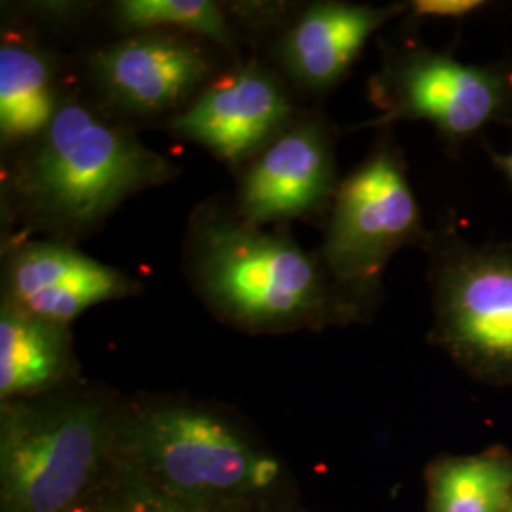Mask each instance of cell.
Returning a JSON list of instances; mask_svg holds the SVG:
<instances>
[{"label":"cell","mask_w":512,"mask_h":512,"mask_svg":"<svg viewBox=\"0 0 512 512\" xmlns=\"http://www.w3.org/2000/svg\"><path fill=\"white\" fill-rule=\"evenodd\" d=\"M116 456L120 476L202 511L277 512L296 503L281 458L209 404H124Z\"/></svg>","instance_id":"obj_1"},{"label":"cell","mask_w":512,"mask_h":512,"mask_svg":"<svg viewBox=\"0 0 512 512\" xmlns=\"http://www.w3.org/2000/svg\"><path fill=\"white\" fill-rule=\"evenodd\" d=\"M124 404L61 387L0 404V512H93L118 480Z\"/></svg>","instance_id":"obj_2"},{"label":"cell","mask_w":512,"mask_h":512,"mask_svg":"<svg viewBox=\"0 0 512 512\" xmlns=\"http://www.w3.org/2000/svg\"><path fill=\"white\" fill-rule=\"evenodd\" d=\"M175 167L90 107L65 101L27 148L14 192L27 219L55 234H82L129 196L162 184Z\"/></svg>","instance_id":"obj_3"},{"label":"cell","mask_w":512,"mask_h":512,"mask_svg":"<svg viewBox=\"0 0 512 512\" xmlns=\"http://www.w3.org/2000/svg\"><path fill=\"white\" fill-rule=\"evenodd\" d=\"M192 266L205 300L241 329H317L359 311L325 264L291 239L266 234L247 220L202 222Z\"/></svg>","instance_id":"obj_4"},{"label":"cell","mask_w":512,"mask_h":512,"mask_svg":"<svg viewBox=\"0 0 512 512\" xmlns=\"http://www.w3.org/2000/svg\"><path fill=\"white\" fill-rule=\"evenodd\" d=\"M431 238L399 152L382 145L338 186L323 260L332 281L359 306L376 293L391 256Z\"/></svg>","instance_id":"obj_5"},{"label":"cell","mask_w":512,"mask_h":512,"mask_svg":"<svg viewBox=\"0 0 512 512\" xmlns=\"http://www.w3.org/2000/svg\"><path fill=\"white\" fill-rule=\"evenodd\" d=\"M427 247L437 340L476 368L512 378V241L473 245L446 230Z\"/></svg>","instance_id":"obj_6"},{"label":"cell","mask_w":512,"mask_h":512,"mask_svg":"<svg viewBox=\"0 0 512 512\" xmlns=\"http://www.w3.org/2000/svg\"><path fill=\"white\" fill-rule=\"evenodd\" d=\"M372 90L384 112L372 126L425 120L454 148L490 126L512 128L511 65H471L416 46L389 55Z\"/></svg>","instance_id":"obj_7"},{"label":"cell","mask_w":512,"mask_h":512,"mask_svg":"<svg viewBox=\"0 0 512 512\" xmlns=\"http://www.w3.org/2000/svg\"><path fill=\"white\" fill-rule=\"evenodd\" d=\"M4 289L8 304L67 327L95 304L139 291L128 275L61 241L21 243L8 258Z\"/></svg>","instance_id":"obj_8"},{"label":"cell","mask_w":512,"mask_h":512,"mask_svg":"<svg viewBox=\"0 0 512 512\" xmlns=\"http://www.w3.org/2000/svg\"><path fill=\"white\" fill-rule=\"evenodd\" d=\"M334 150L319 122L285 129L249 167L239 205L253 226L310 215L336 194Z\"/></svg>","instance_id":"obj_9"},{"label":"cell","mask_w":512,"mask_h":512,"mask_svg":"<svg viewBox=\"0 0 512 512\" xmlns=\"http://www.w3.org/2000/svg\"><path fill=\"white\" fill-rule=\"evenodd\" d=\"M291 103L270 74L245 69L209 86L171 124L175 133L238 164L285 131Z\"/></svg>","instance_id":"obj_10"},{"label":"cell","mask_w":512,"mask_h":512,"mask_svg":"<svg viewBox=\"0 0 512 512\" xmlns=\"http://www.w3.org/2000/svg\"><path fill=\"white\" fill-rule=\"evenodd\" d=\"M97 84L122 109L156 114L177 107L211 73L200 44L169 33L120 40L93 55Z\"/></svg>","instance_id":"obj_11"},{"label":"cell","mask_w":512,"mask_h":512,"mask_svg":"<svg viewBox=\"0 0 512 512\" xmlns=\"http://www.w3.org/2000/svg\"><path fill=\"white\" fill-rule=\"evenodd\" d=\"M399 12V6L313 4L283 38V65L304 88L325 92L348 73L368 38Z\"/></svg>","instance_id":"obj_12"},{"label":"cell","mask_w":512,"mask_h":512,"mask_svg":"<svg viewBox=\"0 0 512 512\" xmlns=\"http://www.w3.org/2000/svg\"><path fill=\"white\" fill-rule=\"evenodd\" d=\"M76 376L73 338L67 325L0 308V399H29L67 387Z\"/></svg>","instance_id":"obj_13"},{"label":"cell","mask_w":512,"mask_h":512,"mask_svg":"<svg viewBox=\"0 0 512 512\" xmlns=\"http://www.w3.org/2000/svg\"><path fill=\"white\" fill-rule=\"evenodd\" d=\"M61 103L54 71L37 50L4 42L0 48V133L8 145L31 143L52 122Z\"/></svg>","instance_id":"obj_14"},{"label":"cell","mask_w":512,"mask_h":512,"mask_svg":"<svg viewBox=\"0 0 512 512\" xmlns=\"http://www.w3.org/2000/svg\"><path fill=\"white\" fill-rule=\"evenodd\" d=\"M511 501V459H450L431 478L433 512H505Z\"/></svg>","instance_id":"obj_15"},{"label":"cell","mask_w":512,"mask_h":512,"mask_svg":"<svg viewBox=\"0 0 512 512\" xmlns=\"http://www.w3.org/2000/svg\"><path fill=\"white\" fill-rule=\"evenodd\" d=\"M116 19L131 31L173 27L211 38L226 48L234 44L219 4L209 0H124L116 6Z\"/></svg>","instance_id":"obj_16"},{"label":"cell","mask_w":512,"mask_h":512,"mask_svg":"<svg viewBox=\"0 0 512 512\" xmlns=\"http://www.w3.org/2000/svg\"><path fill=\"white\" fill-rule=\"evenodd\" d=\"M93 512H207L169 499L124 476H118L109 494Z\"/></svg>","instance_id":"obj_17"},{"label":"cell","mask_w":512,"mask_h":512,"mask_svg":"<svg viewBox=\"0 0 512 512\" xmlns=\"http://www.w3.org/2000/svg\"><path fill=\"white\" fill-rule=\"evenodd\" d=\"M486 6L482 0H416L410 10L423 18L465 19Z\"/></svg>","instance_id":"obj_18"},{"label":"cell","mask_w":512,"mask_h":512,"mask_svg":"<svg viewBox=\"0 0 512 512\" xmlns=\"http://www.w3.org/2000/svg\"><path fill=\"white\" fill-rule=\"evenodd\" d=\"M488 152H490V158L494 160V164L509 177V181L512 183V152L511 154H497L490 148H488Z\"/></svg>","instance_id":"obj_19"},{"label":"cell","mask_w":512,"mask_h":512,"mask_svg":"<svg viewBox=\"0 0 512 512\" xmlns=\"http://www.w3.org/2000/svg\"><path fill=\"white\" fill-rule=\"evenodd\" d=\"M277 512H302L298 507H296V503L294 505H291V507H285V509H281V511Z\"/></svg>","instance_id":"obj_20"},{"label":"cell","mask_w":512,"mask_h":512,"mask_svg":"<svg viewBox=\"0 0 512 512\" xmlns=\"http://www.w3.org/2000/svg\"><path fill=\"white\" fill-rule=\"evenodd\" d=\"M505 512H512V501H511V505H509V507H507V511Z\"/></svg>","instance_id":"obj_21"}]
</instances>
